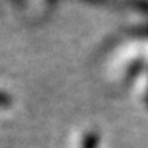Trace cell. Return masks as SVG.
I'll use <instances>...</instances> for the list:
<instances>
[{"instance_id":"obj_1","label":"cell","mask_w":148,"mask_h":148,"mask_svg":"<svg viewBox=\"0 0 148 148\" xmlns=\"http://www.w3.org/2000/svg\"><path fill=\"white\" fill-rule=\"evenodd\" d=\"M97 144H99L97 134L93 132H88L84 134L82 143H81V148H97Z\"/></svg>"}]
</instances>
